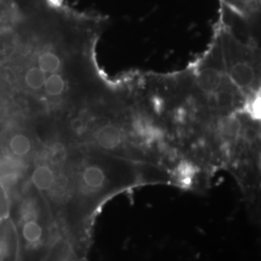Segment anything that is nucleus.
I'll return each instance as SVG.
<instances>
[{"instance_id":"f257e3e1","label":"nucleus","mask_w":261,"mask_h":261,"mask_svg":"<svg viewBox=\"0 0 261 261\" xmlns=\"http://www.w3.org/2000/svg\"><path fill=\"white\" fill-rule=\"evenodd\" d=\"M67 56L58 47H47L40 50L37 56V66L46 75L66 74L69 75Z\"/></svg>"},{"instance_id":"f03ea898","label":"nucleus","mask_w":261,"mask_h":261,"mask_svg":"<svg viewBox=\"0 0 261 261\" xmlns=\"http://www.w3.org/2000/svg\"><path fill=\"white\" fill-rule=\"evenodd\" d=\"M19 235L23 246L27 248H35L44 241L45 227L40 223L36 215H22Z\"/></svg>"},{"instance_id":"7ed1b4c3","label":"nucleus","mask_w":261,"mask_h":261,"mask_svg":"<svg viewBox=\"0 0 261 261\" xmlns=\"http://www.w3.org/2000/svg\"><path fill=\"white\" fill-rule=\"evenodd\" d=\"M31 183L40 193L50 192L57 183V174L51 164L40 163L31 173Z\"/></svg>"},{"instance_id":"20e7f679","label":"nucleus","mask_w":261,"mask_h":261,"mask_svg":"<svg viewBox=\"0 0 261 261\" xmlns=\"http://www.w3.org/2000/svg\"><path fill=\"white\" fill-rule=\"evenodd\" d=\"M33 148V141L28 135L17 133L11 137L8 141L10 153L18 158L28 157Z\"/></svg>"},{"instance_id":"39448f33","label":"nucleus","mask_w":261,"mask_h":261,"mask_svg":"<svg viewBox=\"0 0 261 261\" xmlns=\"http://www.w3.org/2000/svg\"><path fill=\"white\" fill-rule=\"evenodd\" d=\"M47 75L42 72L37 65L28 68L24 74V84L29 90L33 92H42Z\"/></svg>"},{"instance_id":"423d86ee","label":"nucleus","mask_w":261,"mask_h":261,"mask_svg":"<svg viewBox=\"0 0 261 261\" xmlns=\"http://www.w3.org/2000/svg\"><path fill=\"white\" fill-rule=\"evenodd\" d=\"M7 252V246L4 240H0V261L4 260Z\"/></svg>"}]
</instances>
